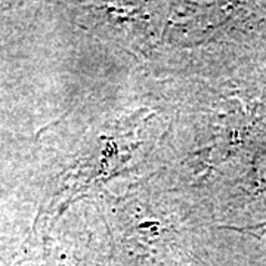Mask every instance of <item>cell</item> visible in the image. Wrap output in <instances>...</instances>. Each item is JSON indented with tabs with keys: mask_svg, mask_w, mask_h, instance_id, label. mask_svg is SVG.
I'll list each match as a JSON object with an SVG mask.
<instances>
[{
	"mask_svg": "<svg viewBox=\"0 0 266 266\" xmlns=\"http://www.w3.org/2000/svg\"><path fill=\"white\" fill-rule=\"evenodd\" d=\"M219 229H229V231H237L241 234H248L257 239H262L266 234V222L257 223V225H251V226H231V225H223V226H217Z\"/></svg>",
	"mask_w": 266,
	"mask_h": 266,
	"instance_id": "6da1fadb",
	"label": "cell"
}]
</instances>
